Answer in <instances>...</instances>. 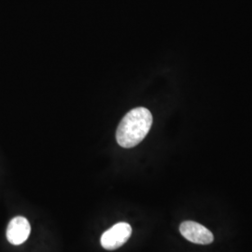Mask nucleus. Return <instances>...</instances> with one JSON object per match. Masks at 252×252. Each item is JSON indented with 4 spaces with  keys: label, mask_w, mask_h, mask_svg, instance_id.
<instances>
[{
    "label": "nucleus",
    "mask_w": 252,
    "mask_h": 252,
    "mask_svg": "<svg viewBox=\"0 0 252 252\" xmlns=\"http://www.w3.org/2000/svg\"><path fill=\"white\" fill-rule=\"evenodd\" d=\"M153 126V115L146 108L130 110L118 126L116 139L123 148L130 149L139 144Z\"/></svg>",
    "instance_id": "f257e3e1"
},
{
    "label": "nucleus",
    "mask_w": 252,
    "mask_h": 252,
    "mask_svg": "<svg viewBox=\"0 0 252 252\" xmlns=\"http://www.w3.org/2000/svg\"><path fill=\"white\" fill-rule=\"evenodd\" d=\"M132 234V227L126 222H119L102 234L100 242L107 251H115L128 241Z\"/></svg>",
    "instance_id": "f03ea898"
},
{
    "label": "nucleus",
    "mask_w": 252,
    "mask_h": 252,
    "mask_svg": "<svg viewBox=\"0 0 252 252\" xmlns=\"http://www.w3.org/2000/svg\"><path fill=\"white\" fill-rule=\"evenodd\" d=\"M180 234L187 240L199 245H208L214 240L213 234L205 226L195 221H184L180 226Z\"/></svg>",
    "instance_id": "7ed1b4c3"
},
{
    "label": "nucleus",
    "mask_w": 252,
    "mask_h": 252,
    "mask_svg": "<svg viewBox=\"0 0 252 252\" xmlns=\"http://www.w3.org/2000/svg\"><path fill=\"white\" fill-rule=\"evenodd\" d=\"M31 232V227L26 218L15 217L9 221L7 228V239L12 245H21L26 242Z\"/></svg>",
    "instance_id": "20e7f679"
}]
</instances>
